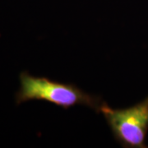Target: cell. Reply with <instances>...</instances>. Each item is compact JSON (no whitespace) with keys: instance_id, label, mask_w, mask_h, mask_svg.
<instances>
[{"instance_id":"obj_1","label":"cell","mask_w":148,"mask_h":148,"mask_svg":"<svg viewBox=\"0 0 148 148\" xmlns=\"http://www.w3.org/2000/svg\"><path fill=\"white\" fill-rule=\"evenodd\" d=\"M20 84L16 94V105L29 101H42L64 110L84 106L99 113L103 102L101 97L86 93L76 85L58 82L45 77H35L27 72L20 74Z\"/></svg>"},{"instance_id":"obj_2","label":"cell","mask_w":148,"mask_h":148,"mask_svg":"<svg viewBox=\"0 0 148 148\" xmlns=\"http://www.w3.org/2000/svg\"><path fill=\"white\" fill-rule=\"evenodd\" d=\"M103 114L117 143L124 148H147L148 96L138 104L125 109H112L102 102Z\"/></svg>"}]
</instances>
